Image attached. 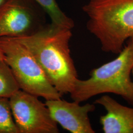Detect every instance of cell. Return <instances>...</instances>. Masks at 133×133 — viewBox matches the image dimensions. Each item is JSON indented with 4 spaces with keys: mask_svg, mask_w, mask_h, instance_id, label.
<instances>
[{
    "mask_svg": "<svg viewBox=\"0 0 133 133\" xmlns=\"http://www.w3.org/2000/svg\"><path fill=\"white\" fill-rule=\"evenodd\" d=\"M71 37V29L50 23L31 36L14 38L32 54L62 96L71 92L78 79L70 48Z\"/></svg>",
    "mask_w": 133,
    "mask_h": 133,
    "instance_id": "obj_1",
    "label": "cell"
},
{
    "mask_svg": "<svg viewBox=\"0 0 133 133\" xmlns=\"http://www.w3.org/2000/svg\"><path fill=\"white\" fill-rule=\"evenodd\" d=\"M82 10L87 29L105 52L118 54L133 37V0H89Z\"/></svg>",
    "mask_w": 133,
    "mask_h": 133,
    "instance_id": "obj_2",
    "label": "cell"
},
{
    "mask_svg": "<svg viewBox=\"0 0 133 133\" xmlns=\"http://www.w3.org/2000/svg\"><path fill=\"white\" fill-rule=\"evenodd\" d=\"M133 68L132 37L115 59L93 69L89 78H78L70 93L71 97L80 104L96 95L109 93L119 95L133 105V82L131 78Z\"/></svg>",
    "mask_w": 133,
    "mask_h": 133,
    "instance_id": "obj_3",
    "label": "cell"
},
{
    "mask_svg": "<svg viewBox=\"0 0 133 133\" xmlns=\"http://www.w3.org/2000/svg\"><path fill=\"white\" fill-rule=\"evenodd\" d=\"M4 61L12 71L20 89L46 100L61 99V95L48 79L32 54L18 40L0 38Z\"/></svg>",
    "mask_w": 133,
    "mask_h": 133,
    "instance_id": "obj_4",
    "label": "cell"
},
{
    "mask_svg": "<svg viewBox=\"0 0 133 133\" xmlns=\"http://www.w3.org/2000/svg\"><path fill=\"white\" fill-rule=\"evenodd\" d=\"M46 16L35 0H6L0 6V38L31 36L46 26Z\"/></svg>",
    "mask_w": 133,
    "mask_h": 133,
    "instance_id": "obj_5",
    "label": "cell"
},
{
    "mask_svg": "<svg viewBox=\"0 0 133 133\" xmlns=\"http://www.w3.org/2000/svg\"><path fill=\"white\" fill-rule=\"evenodd\" d=\"M19 133H58V124L38 97L19 90L9 98Z\"/></svg>",
    "mask_w": 133,
    "mask_h": 133,
    "instance_id": "obj_6",
    "label": "cell"
},
{
    "mask_svg": "<svg viewBox=\"0 0 133 133\" xmlns=\"http://www.w3.org/2000/svg\"><path fill=\"white\" fill-rule=\"evenodd\" d=\"M45 103L53 119L63 128L72 133H95L89 118V114L95 110V104L81 105L61 98L46 100Z\"/></svg>",
    "mask_w": 133,
    "mask_h": 133,
    "instance_id": "obj_7",
    "label": "cell"
},
{
    "mask_svg": "<svg viewBox=\"0 0 133 133\" xmlns=\"http://www.w3.org/2000/svg\"><path fill=\"white\" fill-rule=\"evenodd\" d=\"M102 105L107 114L100 117V123L105 133H133V108L121 105L108 95L95 101Z\"/></svg>",
    "mask_w": 133,
    "mask_h": 133,
    "instance_id": "obj_8",
    "label": "cell"
},
{
    "mask_svg": "<svg viewBox=\"0 0 133 133\" xmlns=\"http://www.w3.org/2000/svg\"><path fill=\"white\" fill-rule=\"evenodd\" d=\"M35 1L50 17L51 23L71 30L74 27V20L61 10L56 0Z\"/></svg>",
    "mask_w": 133,
    "mask_h": 133,
    "instance_id": "obj_9",
    "label": "cell"
},
{
    "mask_svg": "<svg viewBox=\"0 0 133 133\" xmlns=\"http://www.w3.org/2000/svg\"><path fill=\"white\" fill-rule=\"evenodd\" d=\"M19 90L9 66L4 61L0 62V97L10 98Z\"/></svg>",
    "mask_w": 133,
    "mask_h": 133,
    "instance_id": "obj_10",
    "label": "cell"
},
{
    "mask_svg": "<svg viewBox=\"0 0 133 133\" xmlns=\"http://www.w3.org/2000/svg\"><path fill=\"white\" fill-rule=\"evenodd\" d=\"M0 133H19L8 98L0 97Z\"/></svg>",
    "mask_w": 133,
    "mask_h": 133,
    "instance_id": "obj_11",
    "label": "cell"
},
{
    "mask_svg": "<svg viewBox=\"0 0 133 133\" xmlns=\"http://www.w3.org/2000/svg\"><path fill=\"white\" fill-rule=\"evenodd\" d=\"M4 61V54L0 47V62Z\"/></svg>",
    "mask_w": 133,
    "mask_h": 133,
    "instance_id": "obj_12",
    "label": "cell"
},
{
    "mask_svg": "<svg viewBox=\"0 0 133 133\" xmlns=\"http://www.w3.org/2000/svg\"><path fill=\"white\" fill-rule=\"evenodd\" d=\"M6 0H0V6L3 5Z\"/></svg>",
    "mask_w": 133,
    "mask_h": 133,
    "instance_id": "obj_13",
    "label": "cell"
},
{
    "mask_svg": "<svg viewBox=\"0 0 133 133\" xmlns=\"http://www.w3.org/2000/svg\"><path fill=\"white\" fill-rule=\"evenodd\" d=\"M132 74H133V69H132Z\"/></svg>",
    "mask_w": 133,
    "mask_h": 133,
    "instance_id": "obj_14",
    "label": "cell"
}]
</instances>
